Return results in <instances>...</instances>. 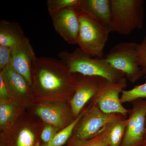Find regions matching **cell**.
<instances>
[{"label": "cell", "instance_id": "cell-1", "mask_svg": "<svg viewBox=\"0 0 146 146\" xmlns=\"http://www.w3.org/2000/svg\"><path fill=\"white\" fill-rule=\"evenodd\" d=\"M58 56L72 74L102 78L112 82L125 78L123 73L113 68L105 58L93 57L79 48L72 52L62 51Z\"/></svg>", "mask_w": 146, "mask_h": 146}, {"label": "cell", "instance_id": "cell-2", "mask_svg": "<svg viewBox=\"0 0 146 146\" xmlns=\"http://www.w3.org/2000/svg\"><path fill=\"white\" fill-rule=\"evenodd\" d=\"M80 27L77 44L94 57L103 58L110 31L93 16L79 8Z\"/></svg>", "mask_w": 146, "mask_h": 146}, {"label": "cell", "instance_id": "cell-3", "mask_svg": "<svg viewBox=\"0 0 146 146\" xmlns=\"http://www.w3.org/2000/svg\"><path fill=\"white\" fill-rule=\"evenodd\" d=\"M143 0H111L112 31L128 35L143 26Z\"/></svg>", "mask_w": 146, "mask_h": 146}, {"label": "cell", "instance_id": "cell-4", "mask_svg": "<svg viewBox=\"0 0 146 146\" xmlns=\"http://www.w3.org/2000/svg\"><path fill=\"white\" fill-rule=\"evenodd\" d=\"M139 48V44L135 42L119 43L112 47L105 58L132 83L144 76L140 66Z\"/></svg>", "mask_w": 146, "mask_h": 146}, {"label": "cell", "instance_id": "cell-5", "mask_svg": "<svg viewBox=\"0 0 146 146\" xmlns=\"http://www.w3.org/2000/svg\"><path fill=\"white\" fill-rule=\"evenodd\" d=\"M127 86L124 78L117 82H112L106 79L99 77V86L93 98V104L107 114H117L126 118L130 110L123 106L119 95Z\"/></svg>", "mask_w": 146, "mask_h": 146}, {"label": "cell", "instance_id": "cell-6", "mask_svg": "<svg viewBox=\"0 0 146 146\" xmlns=\"http://www.w3.org/2000/svg\"><path fill=\"white\" fill-rule=\"evenodd\" d=\"M121 116L117 114L104 113L96 105L93 104L84 112L77 124L75 139L84 140L92 138L108 123Z\"/></svg>", "mask_w": 146, "mask_h": 146}, {"label": "cell", "instance_id": "cell-7", "mask_svg": "<svg viewBox=\"0 0 146 146\" xmlns=\"http://www.w3.org/2000/svg\"><path fill=\"white\" fill-rule=\"evenodd\" d=\"M133 103L121 146H141L145 136L146 100L138 99Z\"/></svg>", "mask_w": 146, "mask_h": 146}, {"label": "cell", "instance_id": "cell-8", "mask_svg": "<svg viewBox=\"0 0 146 146\" xmlns=\"http://www.w3.org/2000/svg\"><path fill=\"white\" fill-rule=\"evenodd\" d=\"M37 58L29 40L26 36L13 48L11 67L23 76L31 86L33 84V75Z\"/></svg>", "mask_w": 146, "mask_h": 146}, {"label": "cell", "instance_id": "cell-9", "mask_svg": "<svg viewBox=\"0 0 146 146\" xmlns=\"http://www.w3.org/2000/svg\"><path fill=\"white\" fill-rule=\"evenodd\" d=\"M79 7L50 12L56 31L70 44H77L80 22Z\"/></svg>", "mask_w": 146, "mask_h": 146}, {"label": "cell", "instance_id": "cell-10", "mask_svg": "<svg viewBox=\"0 0 146 146\" xmlns=\"http://www.w3.org/2000/svg\"><path fill=\"white\" fill-rule=\"evenodd\" d=\"M99 77L75 74L74 93L71 100L72 112L75 117L80 115L84 106L96 95Z\"/></svg>", "mask_w": 146, "mask_h": 146}, {"label": "cell", "instance_id": "cell-11", "mask_svg": "<svg viewBox=\"0 0 146 146\" xmlns=\"http://www.w3.org/2000/svg\"><path fill=\"white\" fill-rule=\"evenodd\" d=\"M79 8L93 16L112 31L111 0H81Z\"/></svg>", "mask_w": 146, "mask_h": 146}, {"label": "cell", "instance_id": "cell-12", "mask_svg": "<svg viewBox=\"0 0 146 146\" xmlns=\"http://www.w3.org/2000/svg\"><path fill=\"white\" fill-rule=\"evenodd\" d=\"M20 25L6 20L0 22V45L13 48L25 37Z\"/></svg>", "mask_w": 146, "mask_h": 146}, {"label": "cell", "instance_id": "cell-13", "mask_svg": "<svg viewBox=\"0 0 146 146\" xmlns=\"http://www.w3.org/2000/svg\"><path fill=\"white\" fill-rule=\"evenodd\" d=\"M10 91L18 95H26L29 91L27 82L23 76L14 70L10 65L1 71Z\"/></svg>", "mask_w": 146, "mask_h": 146}, {"label": "cell", "instance_id": "cell-14", "mask_svg": "<svg viewBox=\"0 0 146 146\" xmlns=\"http://www.w3.org/2000/svg\"><path fill=\"white\" fill-rule=\"evenodd\" d=\"M127 123V119L121 116L105 127V133L107 136L110 146H121L125 133Z\"/></svg>", "mask_w": 146, "mask_h": 146}, {"label": "cell", "instance_id": "cell-15", "mask_svg": "<svg viewBox=\"0 0 146 146\" xmlns=\"http://www.w3.org/2000/svg\"><path fill=\"white\" fill-rule=\"evenodd\" d=\"M36 113L44 121L51 125L60 127L65 123V111L57 106H42L36 109Z\"/></svg>", "mask_w": 146, "mask_h": 146}, {"label": "cell", "instance_id": "cell-16", "mask_svg": "<svg viewBox=\"0 0 146 146\" xmlns=\"http://www.w3.org/2000/svg\"><path fill=\"white\" fill-rule=\"evenodd\" d=\"M84 112L80 113L69 125L58 133H56L53 138L46 146H61L67 142L72 135L79 121L82 117Z\"/></svg>", "mask_w": 146, "mask_h": 146}, {"label": "cell", "instance_id": "cell-17", "mask_svg": "<svg viewBox=\"0 0 146 146\" xmlns=\"http://www.w3.org/2000/svg\"><path fill=\"white\" fill-rule=\"evenodd\" d=\"M144 98H146V82L135 86L130 90H123L120 97L122 104Z\"/></svg>", "mask_w": 146, "mask_h": 146}, {"label": "cell", "instance_id": "cell-18", "mask_svg": "<svg viewBox=\"0 0 146 146\" xmlns=\"http://www.w3.org/2000/svg\"><path fill=\"white\" fill-rule=\"evenodd\" d=\"M104 127L96 135L89 139L84 140L75 139V142L74 146H110Z\"/></svg>", "mask_w": 146, "mask_h": 146}, {"label": "cell", "instance_id": "cell-19", "mask_svg": "<svg viewBox=\"0 0 146 146\" xmlns=\"http://www.w3.org/2000/svg\"><path fill=\"white\" fill-rule=\"evenodd\" d=\"M81 0H48L47 6L49 13L57 12L72 7H78Z\"/></svg>", "mask_w": 146, "mask_h": 146}, {"label": "cell", "instance_id": "cell-20", "mask_svg": "<svg viewBox=\"0 0 146 146\" xmlns=\"http://www.w3.org/2000/svg\"><path fill=\"white\" fill-rule=\"evenodd\" d=\"M13 48L0 45V70H3L11 65Z\"/></svg>", "mask_w": 146, "mask_h": 146}, {"label": "cell", "instance_id": "cell-21", "mask_svg": "<svg viewBox=\"0 0 146 146\" xmlns=\"http://www.w3.org/2000/svg\"><path fill=\"white\" fill-rule=\"evenodd\" d=\"M35 136L33 133L28 129H22L19 133L17 141V146H33Z\"/></svg>", "mask_w": 146, "mask_h": 146}, {"label": "cell", "instance_id": "cell-22", "mask_svg": "<svg viewBox=\"0 0 146 146\" xmlns=\"http://www.w3.org/2000/svg\"><path fill=\"white\" fill-rule=\"evenodd\" d=\"M13 108L12 106L7 103L1 104L0 106V125L3 126L8 122L12 117Z\"/></svg>", "mask_w": 146, "mask_h": 146}, {"label": "cell", "instance_id": "cell-23", "mask_svg": "<svg viewBox=\"0 0 146 146\" xmlns=\"http://www.w3.org/2000/svg\"><path fill=\"white\" fill-rule=\"evenodd\" d=\"M140 66L144 75L146 74V36L139 44Z\"/></svg>", "mask_w": 146, "mask_h": 146}, {"label": "cell", "instance_id": "cell-24", "mask_svg": "<svg viewBox=\"0 0 146 146\" xmlns=\"http://www.w3.org/2000/svg\"><path fill=\"white\" fill-rule=\"evenodd\" d=\"M55 130L52 126L47 125L45 127L41 133V138L42 141L48 144L52 140L55 135Z\"/></svg>", "mask_w": 146, "mask_h": 146}, {"label": "cell", "instance_id": "cell-25", "mask_svg": "<svg viewBox=\"0 0 146 146\" xmlns=\"http://www.w3.org/2000/svg\"><path fill=\"white\" fill-rule=\"evenodd\" d=\"M10 89L4 79L2 74L0 72V96L2 98L8 96Z\"/></svg>", "mask_w": 146, "mask_h": 146}, {"label": "cell", "instance_id": "cell-26", "mask_svg": "<svg viewBox=\"0 0 146 146\" xmlns=\"http://www.w3.org/2000/svg\"><path fill=\"white\" fill-rule=\"evenodd\" d=\"M141 146H146V132L143 142V144H142V145Z\"/></svg>", "mask_w": 146, "mask_h": 146}, {"label": "cell", "instance_id": "cell-27", "mask_svg": "<svg viewBox=\"0 0 146 146\" xmlns=\"http://www.w3.org/2000/svg\"><path fill=\"white\" fill-rule=\"evenodd\" d=\"M34 146H39V142H36Z\"/></svg>", "mask_w": 146, "mask_h": 146}]
</instances>
